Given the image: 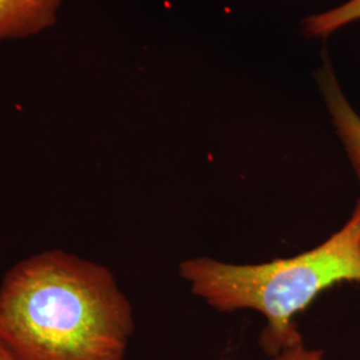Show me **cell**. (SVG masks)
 Segmentation results:
<instances>
[{
    "mask_svg": "<svg viewBox=\"0 0 360 360\" xmlns=\"http://www.w3.org/2000/svg\"><path fill=\"white\" fill-rule=\"evenodd\" d=\"M134 327L114 274L63 250L18 262L0 284V346L15 360H123Z\"/></svg>",
    "mask_w": 360,
    "mask_h": 360,
    "instance_id": "1",
    "label": "cell"
},
{
    "mask_svg": "<svg viewBox=\"0 0 360 360\" xmlns=\"http://www.w3.org/2000/svg\"><path fill=\"white\" fill-rule=\"evenodd\" d=\"M180 276L217 311L262 314L266 326L259 345L269 356L278 355L303 340L297 314L336 284L360 282V199L347 221L309 251L259 264L193 257L180 264Z\"/></svg>",
    "mask_w": 360,
    "mask_h": 360,
    "instance_id": "2",
    "label": "cell"
},
{
    "mask_svg": "<svg viewBox=\"0 0 360 360\" xmlns=\"http://www.w3.org/2000/svg\"><path fill=\"white\" fill-rule=\"evenodd\" d=\"M316 79L335 131L345 147L348 160L360 183V115L349 103L345 91L340 87L333 65L327 56H324V63Z\"/></svg>",
    "mask_w": 360,
    "mask_h": 360,
    "instance_id": "3",
    "label": "cell"
},
{
    "mask_svg": "<svg viewBox=\"0 0 360 360\" xmlns=\"http://www.w3.org/2000/svg\"><path fill=\"white\" fill-rule=\"evenodd\" d=\"M62 0H0V43L51 28Z\"/></svg>",
    "mask_w": 360,
    "mask_h": 360,
    "instance_id": "4",
    "label": "cell"
},
{
    "mask_svg": "<svg viewBox=\"0 0 360 360\" xmlns=\"http://www.w3.org/2000/svg\"><path fill=\"white\" fill-rule=\"evenodd\" d=\"M360 20V0H347L324 13L303 20V32L309 38L327 39L339 30Z\"/></svg>",
    "mask_w": 360,
    "mask_h": 360,
    "instance_id": "5",
    "label": "cell"
},
{
    "mask_svg": "<svg viewBox=\"0 0 360 360\" xmlns=\"http://www.w3.org/2000/svg\"><path fill=\"white\" fill-rule=\"evenodd\" d=\"M323 358H324L323 351L307 348L302 340L290 347L284 348L283 351H281L278 355L270 356L269 360H323Z\"/></svg>",
    "mask_w": 360,
    "mask_h": 360,
    "instance_id": "6",
    "label": "cell"
},
{
    "mask_svg": "<svg viewBox=\"0 0 360 360\" xmlns=\"http://www.w3.org/2000/svg\"><path fill=\"white\" fill-rule=\"evenodd\" d=\"M0 360H15L13 356L4 349V348L0 346Z\"/></svg>",
    "mask_w": 360,
    "mask_h": 360,
    "instance_id": "7",
    "label": "cell"
}]
</instances>
